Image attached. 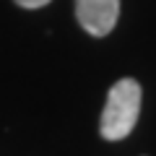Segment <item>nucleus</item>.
Returning a JSON list of instances; mask_svg holds the SVG:
<instances>
[{
    "label": "nucleus",
    "mask_w": 156,
    "mask_h": 156,
    "mask_svg": "<svg viewBox=\"0 0 156 156\" xmlns=\"http://www.w3.org/2000/svg\"><path fill=\"white\" fill-rule=\"evenodd\" d=\"M76 16L91 37H104L117 23L120 0H76Z\"/></svg>",
    "instance_id": "2"
},
{
    "label": "nucleus",
    "mask_w": 156,
    "mask_h": 156,
    "mask_svg": "<svg viewBox=\"0 0 156 156\" xmlns=\"http://www.w3.org/2000/svg\"><path fill=\"white\" fill-rule=\"evenodd\" d=\"M140 86L133 78H122L109 89L104 112H101V135L107 140H122L138 122Z\"/></svg>",
    "instance_id": "1"
},
{
    "label": "nucleus",
    "mask_w": 156,
    "mask_h": 156,
    "mask_svg": "<svg viewBox=\"0 0 156 156\" xmlns=\"http://www.w3.org/2000/svg\"><path fill=\"white\" fill-rule=\"evenodd\" d=\"M21 8H42V5H47L50 0H16Z\"/></svg>",
    "instance_id": "3"
}]
</instances>
